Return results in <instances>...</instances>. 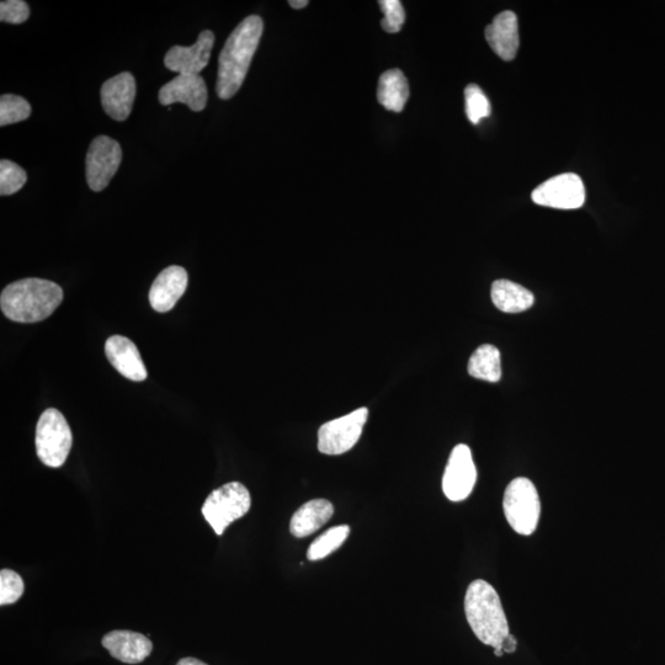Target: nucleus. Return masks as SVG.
Wrapping results in <instances>:
<instances>
[{"label":"nucleus","mask_w":665,"mask_h":665,"mask_svg":"<svg viewBox=\"0 0 665 665\" xmlns=\"http://www.w3.org/2000/svg\"><path fill=\"white\" fill-rule=\"evenodd\" d=\"M264 30L263 20L250 15L228 37L218 60L216 92L228 100L241 89Z\"/></svg>","instance_id":"1"},{"label":"nucleus","mask_w":665,"mask_h":665,"mask_svg":"<svg viewBox=\"0 0 665 665\" xmlns=\"http://www.w3.org/2000/svg\"><path fill=\"white\" fill-rule=\"evenodd\" d=\"M62 301L60 285L44 279H24L5 287L0 307L14 322L37 323L49 318Z\"/></svg>","instance_id":"2"},{"label":"nucleus","mask_w":665,"mask_h":665,"mask_svg":"<svg viewBox=\"0 0 665 665\" xmlns=\"http://www.w3.org/2000/svg\"><path fill=\"white\" fill-rule=\"evenodd\" d=\"M465 613L468 625L483 645L502 647L510 635L509 625L502 601L491 584L477 579L468 585Z\"/></svg>","instance_id":"3"},{"label":"nucleus","mask_w":665,"mask_h":665,"mask_svg":"<svg viewBox=\"0 0 665 665\" xmlns=\"http://www.w3.org/2000/svg\"><path fill=\"white\" fill-rule=\"evenodd\" d=\"M36 452L42 464L58 468L65 465L73 444L72 430L67 420L55 408L41 414L36 427Z\"/></svg>","instance_id":"4"},{"label":"nucleus","mask_w":665,"mask_h":665,"mask_svg":"<svg viewBox=\"0 0 665 665\" xmlns=\"http://www.w3.org/2000/svg\"><path fill=\"white\" fill-rule=\"evenodd\" d=\"M252 507V498L244 484L230 482L215 489L202 505V515L218 536L234 521L243 518Z\"/></svg>","instance_id":"5"},{"label":"nucleus","mask_w":665,"mask_h":665,"mask_svg":"<svg viewBox=\"0 0 665 665\" xmlns=\"http://www.w3.org/2000/svg\"><path fill=\"white\" fill-rule=\"evenodd\" d=\"M503 508L505 518L515 532L534 534L541 515V502L535 484L528 478H515L505 489Z\"/></svg>","instance_id":"6"},{"label":"nucleus","mask_w":665,"mask_h":665,"mask_svg":"<svg viewBox=\"0 0 665 665\" xmlns=\"http://www.w3.org/2000/svg\"><path fill=\"white\" fill-rule=\"evenodd\" d=\"M369 409L363 407L323 424L318 430V450L324 455H343L358 443Z\"/></svg>","instance_id":"7"},{"label":"nucleus","mask_w":665,"mask_h":665,"mask_svg":"<svg viewBox=\"0 0 665 665\" xmlns=\"http://www.w3.org/2000/svg\"><path fill=\"white\" fill-rule=\"evenodd\" d=\"M121 161L122 150L119 142L108 136L95 138L85 159L89 188L95 193L103 191L115 177Z\"/></svg>","instance_id":"8"},{"label":"nucleus","mask_w":665,"mask_h":665,"mask_svg":"<svg viewBox=\"0 0 665 665\" xmlns=\"http://www.w3.org/2000/svg\"><path fill=\"white\" fill-rule=\"evenodd\" d=\"M535 204L552 209L576 210L584 205L585 189L577 174L566 173L547 180L531 195Z\"/></svg>","instance_id":"9"},{"label":"nucleus","mask_w":665,"mask_h":665,"mask_svg":"<svg viewBox=\"0 0 665 665\" xmlns=\"http://www.w3.org/2000/svg\"><path fill=\"white\" fill-rule=\"evenodd\" d=\"M477 482V470L471 449L465 444L451 451L443 477V492L451 502H462L471 496Z\"/></svg>","instance_id":"10"},{"label":"nucleus","mask_w":665,"mask_h":665,"mask_svg":"<svg viewBox=\"0 0 665 665\" xmlns=\"http://www.w3.org/2000/svg\"><path fill=\"white\" fill-rule=\"evenodd\" d=\"M214 44V33L210 30L202 31L193 46H174L170 49L164 57V65L172 72L200 76L202 69L209 65Z\"/></svg>","instance_id":"11"},{"label":"nucleus","mask_w":665,"mask_h":665,"mask_svg":"<svg viewBox=\"0 0 665 665\" xmlns=\"http://www.w3.org/2000/svg\"><path fill=\"white\" fill-rule=\"evenodd\" d=\"M158 97L162 105L182 103L199 113L206 108L209 93H207L204 78L201 76L179 74L173 81L163 85Z\"/></svg>","instance_id":"12"},{"label":"nucleus","mask_w":665,"mask_h":665,"mask_svg":"<svg viewBox=\"0 0 665 665\" xmlns=\"http://www.w3.org/2000/svg\"><path fill=\"white\" fill-rule=\"evenodd\" d=\"M101 105L105 113L116 121L130 116L136 98L135 77L129 72L117 74L101 87Z\"/></svg>","instance_id":"13"},{"label":"nucleus","mask_w":665,"mask_h":665,"mask_svg":"<svg viewBox=\"0 0 665 665\" xmlns=\"http://www.w3.org/2000/svg\"><path fill=\"white\" fill-rule=\"evenodd\" d=\"M188 273L182 266L172 265L157 276L150 291V303L154 311L166 313L173 310L188 287Z\"/></svg>","instance_id":"14"},{"label":"nucleus","mask_w":665,"mask_h":665,"mask_svg":"<svg viewBox=\"0 0 665 665\" xmlns=\"http://www.w3.org/2000/svg\"><path fill=\"white\" fill-rule=\"evenodd\" d=\"M105 354L108 356L110 364L126 379L135 382L145 381L147 379V370L141 358L135 343L122 335L106 340Z\"/></svg>","instance_id":"15"},{"label":"nucleus","mask_w":665,"mask_h":665,"mask_svg":"<svg viewBox=\"0 0 665 665\" xmlns=\"http://www.w3.org/2000/svg\"><path fill=\"white\" fill-rule=\"evenodd\" d=\"M103 646L117 661L137 664L145 661L152 653L150 638L132 631H113L104 636Z\"/></svg>","instance_id":"16"},{"label":"nucleus","mask_w":665,"mask_h":665,"mask_svg":"<svg viewBox=\"0 0 665 665\" xmlns=\"http://www.w3.org/2000/svg\"><path fill=\"white\" fill-rule=\"evenodd\" d=\"M486 39L491 49L502 60H514L520 45L519 25L516 15L513 12L498 14L493 23L487 26Z\"/></svg>","instance_id":"17"},{"label":"nucleus","mask_w":665,"mask_h":665,"mask_svg":"<svg viewBox=\"0 0 665 665\" xmlns=\"http://www.w3.org/2000/svg\"><path fill=\"white\" fill-rule=\"evenodd\" d=\"M334 515V507L327 499H313L297 510L290 521V532L297 539L315 534Z\"/></svg>","instance_id":"18"},{"label":"nucleus","mask_w":665,"mask_h":665,"mask_svg":"<svg viewBox=\"0 0 665 665\" xmlns=\"http://www.w3.org/2000/svg\"><path fill=\"white\" fill-rule=\"evenodd\" d=\"M494 306L504 313H520L534 306L535 297L524 286L509 280L494 281L491 291Z\"/></svg>","instance_id":"19"},{"label":"nucleus","mask_w":665,"mask_h":665,"mask_svg":"<svg viewBox=\"0 0 665 665\" xmlns=\"http://www.w3.org/2000/svg\"><path fill=\"white\" fill-rule=\"evenodd\" d=\"M409 98V85L407 78L404 77L399 69H390L382 74L379 81V90H377V99L383 108L401 113Z\"/></svg>","instance_id":"20"},{"label":"nucleus","mask_w":665,"mask_h":665,"mask_svg":"<svg viewBox=\"0 0 665 665\" xmlns=\"http://www.w3.org/2000/svg\"><path fill=\"white\" fill-rule=\"evenodd\" d=\"M468 374L488 382L502 379V360L498 348L491 344L481 345L468 361Z\"/></svg>","instance_id":"21"},{"label":"nucleus","mask_w":665,"mask_h":665,"mask_svg":"<svg viewBox=\"0 0 665 665\" xmlns=\"http://www.w3.org/2000/svg\"><path fill=\"white\" fill-rule=\"evenodd\" d=\"M350 531L349 525H339L324 532L308 547V560L319 561L332 555L333 552L344 545V542L347 541L350 535Z\"/></svg>","instance_id":"22"},{"label":"nucleus","mask_w":665,"mask_h":665,"mask_svg":"<svg viewBox=\"0 0 665 665\" xmlns=\"http://www.w3.org/2000/svg\"><path fill=\"white\" fill-rule=\"evenodd\" d=\"M31 106L28 100L19 95L4 94L0 98V126L17 124L29 119Z\"/></svg>","instance_id":"23"},{"label":"nucleus","mask_w":665,"mask_h":665,"mask_svg":"<svg viewBox=\"0 0 665 665\" xmlns=\"http://www.w3.org/2000/svg\"><path fill=\"white\" fill-rule=\"evenodd\" d=\"M28 182V175L17 163L3 159L0 162V195L9 196L18 193Z\"/></svg>","instance_id":"24"},{"label":"nucleus","mask_w":665,"mask_h":665,"mask_svg":"<svg viewBox=\"0 0 665 665\" xmlns=\"http://www.w3.org/2000/svg\"><path fill=\"white\" fill-rule=\"evenodd\" d=\"M465 100L466 114L472 124L477 125L484 117L491 115V103L478 85H468L465 89Z\"/></svg>","instance_id":"25"},{"label":"nucleus","mask_w":665,"mask_h":665,"mask_svg":"<svg viewBox=\"0 0 665 665\" xmlns=\"http://www.w3.org/2000/svg\"><path fill=\"white\" fill-rule=\"evenodd\" d=\"M25 585L23 578L12 569H2L0 572V604L10 605L17 603L23 597Z\"/></svg>","instance_id":"26"},{"label":"nucleus","mask_w":665,"mask_h":665,"mask_svg":"<svg viewBox=\"0 0 665 665\" xmlns=\"http://www.w3.org/2000/svg\"><path fill=\"white\" fill-rule=\"evenodd\" d=\"M379 4L385 14V18L381 21L382 29L388 34L399 33L406 21V12H404L402 3L398 0H382Z\"/></svg>","instance_id":"27"},{"label":"nucleus","mask_w":665,"mask_h":665,"mask_svg":"<svg viewBox=\"0 0 665 665\" xmlns=\"http://www.w3.org/2000/svg\"><path fill=\"white\" fill-rule=\"evenodd\" d=\"M30 8L23 0H3L0 3V20L3 23L23 24L29 19Z\"/></svg>","instance_id":"28"},{"label":"nucleus","mask_w":665,"mask_h":665,"mask_svg":"<svg viewBox=\"0 0 665 665\" xmlns=\"http://www.w3.org/2000/svg\"><path fill=\"white\" fill-rule=\"evenodd\" d=\"M516 646H518V641L513 635H509L505 638L502 648L504 653H514L516 651Z\"/></svg>","instance_id":"29"},{"label":"nucleus","mask_w":665,"mask_h":665,"mask_svg":"<svg viewBox=\"0 0 665 665\" xmlns=\"http://www.w3.org/2000/svg\"><path fill=\"white\" fill-rule=\"evenodd\" d=\"M177 665H207V664L199 661V659L189 657V658L180 659Z\"/></svg>","instance_id":"30"},{"label":"nucleus","mask_w":665,"mask_h":665,"mask_svg":"<svg viewBox=\"0 0 665 665\" xmlns=\"http://www.w3.org/2000/svg\"><path fill=\"white\" fill-rule=\"evenodd\" d=\"M289 4L292 9H302L307 7L308 2L307 0H291Z\"/></svg>","instance_id":"31"},{"label":"nucleus","mask_w":665,"mask_h":665,"mask_svg":"<svg viewBox=\"0 0 665 665\" xmlns=\"http://www.w3.org/2000/svg\"><path fill=\"white\" fill-rule=\"evenodd\" d=\"M494 654H496L497 657H503L504 651L502 647L494 648Z\"/></svg>","instance_id":"32"}]
</instances>
